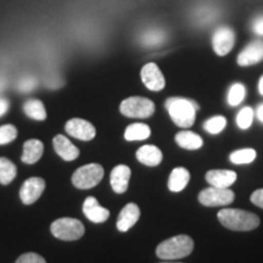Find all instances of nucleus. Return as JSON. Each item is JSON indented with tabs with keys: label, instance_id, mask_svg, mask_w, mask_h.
Instances as JSON below:
<instances>
[{
	"label": "nucleus",
	"instance_id": "f257e3e1",
	"mask_svg": "<svg viewBox=\"0 0 263 263\" xmlns=\"http://www.w3.org/2000/svg\"><path fill=\"white\" fill-rule=\"evenodd\" d=\"M217 217L224 228L234 232H250L259 226V217L244 210L223 209Z\"/></svg>",
	"mask_w": 263,
	"mask_h": 263
},
{
	"label": "nucleus",
	"instance_id": "9d476101",
	"mask_svg": "<svg viewBox=\"0 0 263 263\" xmlns=\"http://www.w3.org/2000/svg\"><path fill=\"white\" fill-rule=\"evenodd\" d=\"M45 189V180L39 177H32L28 178L22 184L21 190H20V197L25 205H32L39 197L42 196Z\"/></svg>",
	"mask_w": 263,
	"mask_h": 263
},
{
	"label": "nucleus",
	"instance_id": "423d86ee",
	"mask_svg": "<svg viewBox=\"0 0 263 263\" xmlns=\"http://www.w3.org/2000/svg\"><path fill=\"white\" fill-rule=\"evenodd\" d=\"M103 177V167L98 163H89L76 171L72 176V183L78 189H91L101 182Z\"/></svg>",
	"mask_w": 263,
	"mask_h": 263
},
{
	"label": "nucleus",
	"instance_id": "c756f323",
	"mask_svg": "<svg viewBox=\"0 0 263 263\" xmlns=\"http://www.w3.org/2000/svg\"><path fill=\"white\" fill-rule=\"evenodd\" d=\"M17 137V129L12 124H4L0 127V145L11 143Z\"/></svg>",
	"mask_w": 263,
	"mask_h": 263
},
{
	"label": "nucleus",
	"instance_id": "dca6fc26",
	"mask_svg": "<svg viewBox=\"0 0 263 263\" xmlns=\"http://www.w3.org/2000/svg\"><path fill=\"white\" fill-rule=\"evenodd\" d=\"M206 180L216 188H229L236 182V173L229 170H212L206 173Z\"/></svg>",
	"mask_w": 263,
	"mask_h": 263
},
{
	"label": "nucleus",
	"instance_id": "7c9ffc66",
	"mask_svg": "<svg viewBox=\"0 0 263 263\" xmlns=\"http://www.w3.org/2000/svg\"><path fill=\"white\" fill-rule=\"evenodd\" d=\"M16 263H47V261L41 255L34 254V252H27V254L20 256Z\"/></svg>",
	"mask_w": 263,
	"mask_h": 263
},
{
	"label": "nucleus",
	"instance_id": "39448f33",
	"mask_svg": "<svg viewBox=\"0 0 263 263\" xmlns=\"http://www.w3.org/2000/svg\"><path fill=\"white\" fill-rule=\"evenodd\" d=\"M120 111L129 118H147L155 112V104L147 98L130 97L121 103Z\"/></svg>",
	"mask_w": 263,
	"mask_h": 263
},
{
	"label": "nucleus",
	"instance_id": "6e6552de",
	"mask_svg": "<svg viewBox=\"0 0 263 263\" xmlns=\"http://www.w3.org/2000/svg\"><path fill=\"white\" fill-rule=\"evenodd\" d=\"M235 44V33L229 27H219L213 33L212 45L213 50L219 57L229 54Z\"/></svg>",
	"mask_w": 263,
	"mask_h": 263
},
{
	"label": "nucleus",
	"instance_id": "ddd939ff",
	"mask_svg": "<svg viewBox=\"0 0 263 263\" xmlns=\"http://www.w3.org/2000/svg\"><path fill=\"white\" fill-rule=\"evenodd\" d=\"M263 60V42L255 41L251 42L244 50L239 54L238 64L240 66H251L256 65Z\"/></svg>",
	"mask_w": 263,
	"mask_h": 263
},
{
	"label": "nucleus",
	"instance_id": "bb28decb",
	"mask_svg": "<svg viewBox=\"0 0 263 263\" xmlns=\"http://www.w3.org/2000/svg\"><path fill=\"white\" fill-rule=\"evenodd\" d=\"M164 38H166V34H164L163 31L151 29V31H147L141 35V42L147 47H155V45H160L161 43H163Z\"/></svg>",
	"mask_w": 263,
	"mask_h": 263
},
{
	"label": "nucleus",
	"instance_id": "6ab92c4d",
	"mask_svg": "<svg viewBox=\"0 0 263 263\" xmlns=\"http://www.w3.org/2000/svg\"><path fill=\"white\" fill-rule=\"evenodd\" d=\"M44 151V145L41 140L29 139L24 144V153H22V162L27 164H33L41 160Z\"/></svg>",
	"mask_w": 263,
	"mask_h": 263
},
{
	"label": "nucleus",
	"instance_id": "5701e85b",
	"mask_svg": "<svg viewBox=\"0 0 263 263\" xmlns=\"http://www.w3.org/2000/svg\"><path fill=\"white\" fill-rule=\"evenodd\" d=\"M151 134L150 127L145 123H133L126 128L124 138L128 141L147 139Z\"/></svg>",
	"mask_w": 263,
	"mask_h": 263
},
{
	"label": "nucleus",
	"instance_id": "a878e982",
	"mask_svg": "<svg viewBox=\"0 0 263 263\" xmlns=\"http://www.w3.org/2000/svg\"><path fill=\"white\" fill-rule=\"evenodd\" d=\"M230 162L235 164L251 163L256 159V151L254 149H240L230 154Z\"/></svg>",
	"mask_w": 263,
	"mask_h": 263
},
{
	"label": "nucleus",
	"instance_id": "473e14b6",
	"mask_svg": "<svg viewBox=\"0 0 263 263\" xmlns=\"http://www.w3.org/2000/svg\"><path fill=\"white\" fill-rule=\"evenodd\" d=\"M252 31L257 35H263V15L254 20V22H252Z\"/></svg>",
	"mask_w": 263,
	"mask_h": 263
},
{
	"label": "nucleus",
	"instance_id": "a211bd4d",
	"mask_svg": "<svg viewBox=\"0 0 263 263\" xmlns=\"http://www.w3.org/2000/svg\"><path fill=\"white\" fill-rule=\"evenodd\" d=\"M162 151L155 145H144L138 149L137 159L145 166L156 167L162 161Z\"/></svg>",
	"mask_w": 263,
	"mask_h": 263
},
{
	"label": "nucleus",
	"instance_id": "c9c22d12",
	"mask_svg": "<svg viewBox=\"0 0 263 263\" xmlns=\"http://www.w3.org/2000/svg\"><path fill=\"white\" fill-rule=\"evenodd\" d=\"M256 115H257V118L263 123V104L259 105L257 107V111H256Z\"/></svg>",
	"mask_w": 263,
	"mask_h": 263
},
{
	"label": "nucleus",
	"instance_id": "cd10ccee",
	"mask_svg": "<svg viewBox=\"0 0 263 263\" xmlns=\"http://www.w3.org/2000/svg\"><path fill=\"white\" fill-rule=\"evenodd\" d=\"M254 121V110L251 107H242L236 115V124L240 129H248Z\"/></svg>",
	"mask_w": 263,
	"mask_h": 263
},
{
	"label": "nucleus",
	"instance_id": "412c9836",
	"mask_svg": "<svg viewBox=\"0 0 263 263\" xmlns=\"http://www.w3.org/2000/svg\"><path fill=\"white\" fill-rule=\"evenodd\" d=\"M176 143L186 150H197L202 146V138L190 130H182L176 134Z\"/></svg>",
	"mask_w": 263,
	"mask_h": 263
},
{
	"label": "nucleus",
	"instance_id": "4c0bfd02",
	"mask_svg": "<svg viewBox=\"0 0 263 263\" xmlns=\"http://www.w3.org/2000/svg\"><path fill=\"white\" fill-rule=\"evenodd\" d=\"M160 263H180V262H173V261H164V262H160Z\"/></svg>",
	"mask_w": 263,
	"mask_h": 263
},
{
	"label": "nucleus",
	"instance_id": "1a4fd4ad",
	"mask_svg": "<svg viewBox=\"0 0 263 263\" xmlns=\"http://www.w3.org/2000/svg\"><path fill=\"white\" fill-rule=\"evenodd\" d=\"M141 81L145 84V87L151 91L162 90L166 85L162 72L155 62H149L141 68Z\"/></svg>",
	"mask_w": 263,
	"mask_h": 263
},
{
	"label": "nucleus",
	"instance_id": "0eeeda50",
	"mask_svg": "<svg viewBox=\"0 0 263 263\" xmlns=\"http://www.w3.org/2000/svg\"><path fill=\"white\" fill-rule=\"evenodd\" d=\"M235 195L229 188H211L203 189L199 194V201L201 205L206 207L216 206H228L234 201Z\"/></svg>",
	"mask_w": 263,
	"mask_h": 263
},
{
	"label": "nucleus",
	"instance_id": "aec40b11",
	"mask_svg": "<svg viewBox=\"0 0 263 263\" xmlns=\"http://www.w3.org/2000/svg\"><path fill=\"white\" fill-rule=\"evenodd\" d=\"M190 179L189 171L184 167H177L172 171L168 178V189L173 193H179L188 185Z\"/></svg>",
	"mask_w": 263,
	"mask_h": 263
},
{
	"label": "nucleus",
	"instance_id": "f3484780",
	"mask_svg": "<svg viewBox=\"0 0 263 263\" xmlns=\"http://www.w3.org/2000/svg\"><path fill=\"white\" fill-rule=\"evenodd\" d=\"M52 143H54V149L58 155L65 161H73L80 156V150L77 149V146L73 145L70 139H67L65 136L59 134L54 138Z\"/></svg>",
	"mask_w": 263,
	"mask_h": 263
},
{
	"label": "nucleus",
	"instance_id": "393cba45",
	"mask_svg": "<svg viewBox=\"0 0 263 263\" xmlns=\"http://www.w3.org/2000/svg\"><path fill=\"white\" fill-rule=\"evenodd\" d=\"M246 97V88L241 83H234L229 88L228 91V104L230 106H238L242 103Z\"/></svg>",
	"mask_w": 263,
	"mask_h": 263
},
{
	"label": "nucleus",
	"instance_id": "c85d7f7f",
	"mask_svg": "<svg viewBox=\"0 0 263 263\" xmlns=\"http://www.w3.org/2000/svg\"><path fill=\"white\" fill-rule=\"evenodd\" d=\"M227 126V118L223 116H215L209 118L203 124L206 132H209L210 134H218L224 129Z\"/></svg>",
	"mask_w": 263,
	"mask_h": 263
},
{
	"label": "nucleus",
	"instance_id": "f8f14e48",
	"mask_svg": "<svg viewBox=\"0 0 263 263\" xmlns=\"http://www.w3.org/2000/svg\"><path fill=\"white\" fill-rule=\"evenodd\" d=\"M83 213L93 223H104L110 217V211L98 202L93 196H88L83 203Z\"/></svg>",
	"mask_w": 263,
	"mask_h": 263
},
{
	"label": "nucleus",
	"instance_id": "f704fd0d",
	"mask_svg": "<svg viewBox=\"0 0 263 263\" xmlns=\"http://www.w3.org/2000/svg\"><path fill=\"white\" fill-rule=\"evenodd\" d=\"M9 107H10L9 101L4 98H0V117H3L6 112H8Z\"/></svg>",
	"mask_w": 263,
	"mask_h": 263
},
{
	"label": "nucleus",
	"instance_id": "2eb2a0df",
	"mask_svg": "<svg viewBox=\"0 0 263 263\" xmlns=\"http://www.w3.org/2000/svg\"><path fill=\"white\" fill-rule=\"evenodd\" d=\"M130 174V168L126 164H118V166L115 167L110 176V183L115 193L123 194L127 192Z\"/></svg>",
	"mask_w": 263,
	"mask_h": 263
},
{
	"label": "nucleus",
	"instance_id": "2f4dec72",
	"mask_svg": "<svg viewBox=\"0 0 263 263\" xmlns=\"http://www.w3.org/2000/svg\"><path fill=\"white\" fill-rule=\"evenodd\" d=\"M251 202L254 203V205L263 209V188L262 189H257V190H256V192L252 193Z\"/></svg>",
	"mask_w": 263,
	"mask_h": 263
},
{
	"label": "nucleus",
	"instance_id": "e433bc0d",
	"mask_svg": "<svg viewBox=\"0 0 263 263\" xmlns=\"http://www.w3.org/2000/svg\"><path fill=\"white\" fill-rule=\"evenodd\" d=\"M258 90H259V93H261V95H263V76L258 82Z\"/></svg>",
	"mask_w": 263,
	"mask_h": 263
},
{
	"label": "nucleus",
	"instance_id": "20e7f679",
	"mask_svg": "<svg viewBox=\"0 0 263 263\" xmlns=\"http://www.w3.org/2000/svg\"><path fill=\"white\" fill-rule=\"evenodd\" d=\"M50 232L55 238L65 240V241H73V240H78L83 236L84 226L78 219L64 217V218H59L52 222Z\"/></svg>",
	"mask_w": 263,
	"mask_h": 263
},
{
	"label": "nucleus",
	"instance_id": "7ed1b4c3",
	"mask_svg": "<svg viewBox=\"0 0 263 263\" xmlns=\"http://www.w3.org/2000/svg\"><path fill=\"white\" fill-rule=\"evenodd\" d=\"M194 250V241L189 235H176L164 240L156 248L157 257L163 261H176L189 256Z\"/></svg>",
	"mask_w": 263,
	"mask_h": 263
},
{
	"label": "nucleus",
	"instance_id": "4468645a",
	"mask_svg": "<svg viewBox=\"0 0 263 263\" xmlns=\"http://www.w3.org/2000/svg\"><path fill=\"white\" fill-rule=\"evenodd\" d=\"M140 210L136 203L130 202L122 209V211L118 215V219L116 223L117 229L120 232H127L139 221Z\"/></svg>",
	"mask_w": 263,
	"mask_h": 263
},
{
	"label": "nucleus",
	"instance_id": "72a5a7b5",
	"mask_svg": "<svg viewBox=\"0 0 263 263\" xmlns=\"http://www.w3.org/2000/svg\"><path fill=\"white\" fill-rule=\"evenodd\" d=\"M35 85V81L33 78H27L20 83V90L21 91H31Z\"/></svg>",
	"mask_w": 263,
	"mask_h": 263
},
{
	"label": "nucleus",
	"instance_id": "9b49d317",
	"mask_svg": "<svg viewBox=\"0 0 263 263\" xmlns=\"http://www.w3.org/2000/svg\"><path fill=\"white\" fill-rule=\"evenodd\" d=\"M66 132L76 139L84 141L94 139L95 134H97L93 124L88 122L87 120H83V118H72L68 121L66 123Z\"/></svg>",
	"mask_w": 263,
	"mask_h": 263
},
{
	"label": "nucleus",
	"instance_id": "4be33fe9",
	"mask_svg": "<svg viewBox=\"0 0 263 263\" xmlns=\"http://www.w3.org/2000/svg\"><path fill=\"white\" fill-rule=\"evenodd\" d=\"M24 111L29 118L34 121H44L47 118L44 104L38 99H29L24 104Z\"/></svg>",
	"mask_w": 263,
	"mask_h": 263
},
{
	"label": "nucleus",
	"instance_id": "b1692460",
	"mask_svg": "<svg viewBox=\"0 0 263 263\" xmlns=\"http://www.w3.org/2000/svg\"><path fill=\"white\" fill-rule=\"evenodd\" d=\"M17 170L16 166L6 157H0V183L8 185L15 179Z\"/></svg>",
	"mask_w": 263,
	"mask_h": 263
},
{
	"label": "nucleus",
	"instance_id": "f03ea898",
	"mask_svg": "<svg viewBox=\"0 0 263 263\" xmlns=\"http://www.w3.org/2000/svg\"><path fill=\"white\" fill-rule=\"evenodd\" d=\"M171 118L180 128H189L195 122L199 105L185 98H170L164 103Z\"/></svg>",
	"mask_w": 263,
	"mask_h": 263
}]
</instances>
